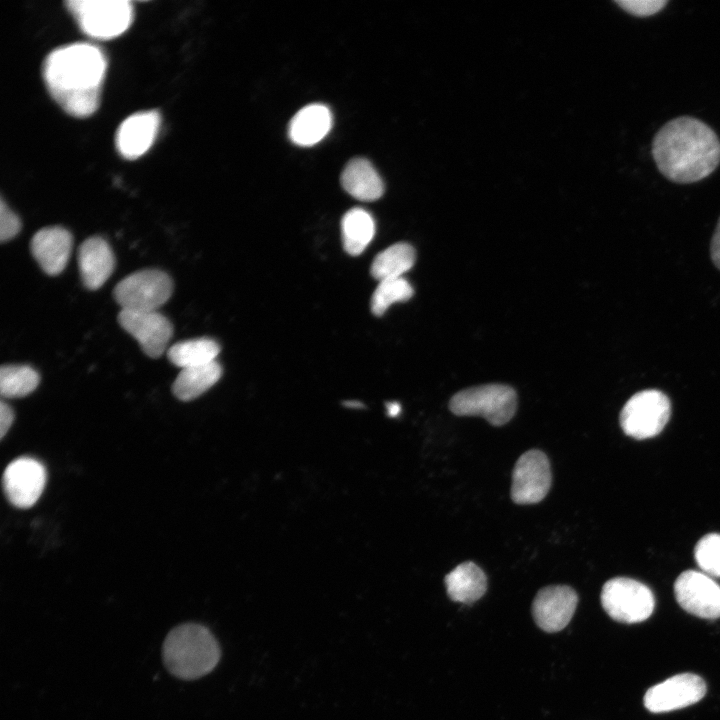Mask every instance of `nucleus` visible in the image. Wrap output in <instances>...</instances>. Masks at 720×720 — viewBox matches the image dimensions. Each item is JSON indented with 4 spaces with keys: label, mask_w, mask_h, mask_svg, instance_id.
I'll use <instances>...</instances> for the list:
<instances>
[{
    "label": "nucleus",
    "mask_w": 720,
    "mask_h": 720,
    "mask_svg": "<svg viewBox=\"0 0 720 720\" xmlns=\"http://www.w3.org/2000/svg\"><path fill=\"white\" fill-rule=\"evenodd\" d=\"M654 161L667 179L692 183L706 178L720 163V140L705 122L681 116L669 120L652 141Z\"/></svg>",
    "instance_id": "obj_2"
},
{
    "label": "nucleus",
    "mask_w": 720,
    "mask_h": 720,
    "mask_svg": "<svg viewBox=\"0 0 720 720\" xmlns=\"http://www.w3.org/2000/svg\"><path fill=\"white\" fill-rule=\"evenodd\" d=\"M73 238L61 226L45 227L38 230L31 239V252L40 267L48 275H58L67 265Z\"/></svg>",
    "instance_id": "obj_16"
},
{
    "label": "nucleus",
    "mask_w": 720,
    "mask_h": 720,
    "mask_svg": "<svg viewBox=\"0 0 720 720\" xmlns=\"http://www.w3.org/2000/svg\"><path fill=\"white\" fill-rule=\"evenodd\" d=\"M219 352L220 346L215 340L197 338L172 345L167 356L171 363L184 369L214 362Z\"/></svg>",
    "instance_id": "obj_24"
},
{
    "label": "nucleus",
    "mask_w": 720,
    "mask_h": 720,
    "mask_svg": "<svg viewBox=\"0 0 720 720\" xmlns=\"http://www.w3.org/2000/svg\"><path fill=\"white\" fill-rule=\"evenodd\" d=\"M674 594L686 612L710 620L720 617V585L706 573L684 571L675 581Z\"/></svg>",
    "instance_id": "obj_10"
},
{
    "label": "nucleus",
    "mask_w": 720,
    "mask_h": 720,
    "mask_svg": "<svg viewBox=\"0 0 720 720\" xmlns=\"http://www.w3.org/2000/svg\"><path fill=\"white\" fill-rule=\"evenodd\" d=\"M413 294V287L403 277L379 281L371 297V311L374 315L381 316L393 303L407 301Z\"/></svg>",
    "instance_id": "obj_26"
},
{
    "label": "nucleus",
    "mask_w": 720,
    "mask_h": 720,
    "mask_svg": "<svg viewBox=\"0 0 720 720\" xmlns=\"http://www.w3.org/2000/svg\"><path fill=\"white\" fill-rule=\"evenodd\" d=\"M387 411L389 416L395 417L401 412V406L397 402H389L387 403Z\"/></svg>",
    "instance_id": "obj_32"
},
{
    "label": "nucleus",
    "mask_w": 720,
    "mask_h": 720,
    "mask_svg": "<svg viewBox=\"0 0 720 720\" xmlns=\"http://www.w3.org/2000/svg\"><path fill=\"white\" fill-rule=\"evenodd\" d=\"M667 0H618L615 1L625 11L636 16H650L659 12Z\"/></svg>",
    "instance_id": "obj_29"
},
{
    "label": "nucleus",
    "mask_w": 720,
    "mask_h": 720,
    "mask_svg": "<svg viewBox=\"0 0 720 720\" xmlns=\"http://www.w3.org/2000/svg\"><path fill=\"white\" fill-rule=\"evenodd\" d=\"M552 475L547 456L540 450L523 453L512 473L511 499L520 505L542 501L551 487Z\"/></svg>",
    "instance_id": "obj_9"
},
{
    "label": "nucleus",
    "mask_w": 720,
    "mask_h": 720,
    "mask_svg": "<svg viewBox=\"0 0 720 720\" xmlns=\"http://www.w3.org/2000/svg\"><path fill=\"white\" fill-rule=\"evenodd\" d=\"M332 114L323 104H309L300 109L289 123V138L299 146L307 147L320 142L331 130Z\"/></svg>",
    "instance_id": "obj_18"
},
{
    "label": "nucleus",
    "mask_w": 720,
    "mask_h": 720,
    "mask_svg": "<svg viewBox=\"0 0 720 720\" xmlns=\"http://www.w3.org/2000/svg\"><path fill=\"white\" fill-rule=\"evenodd\" d=\"M173 282L168 274L157 269H145L123 278L113 295L121 309L157 311L171 296Z\"/></svg>",
    "instance_id": "obj_7"
},
{
    "label": "nucleus",
    "mask_w": 720,
    "mask_h": 720,
    "mask_svg": "<svg viewBox=\"0 0 720 720\" xmlns=\"http://www.w3.org/2000/svg\"><path fill=\"white\" fill-rule=\"evenodd\" d=\"M347 193L361 201H374L384 192L383 181L374 166L364 158L350 160L341 174Z\"/></svg>",
    "instance_id": "obj_19"
},
{
    "label": "nucleus",
    "mask_w": 720,
    "mask_h": 720,
    "mask_svg": "<svg viewBox=\"0 0 720 720\" xmlns=\"http://www.w3.org/2000/svg\"><path fill=\"white\" fill-rule=\"evenodd\" d=\"M14 421L12 408L1 401L0 403V438L3 439Z\"/></svg>",
    "instance_id": "obj_30"
},
{
    "label": "nucleus",
    "mask_w": 720,
    "mask_h": 720,
    "mask_svg": "<svg viewBox=\"0 0 720 720\" xmlns=\"http://www.w3.org/2000/svg\"><path fill=\"white\" fill-rule=\"evenodd\" d=\"M221 375L222 367L217 361L184 368L173 382L172 392L181 401L193 400L216 384Z\"/></svg>",
    "instance_id": "obj_21"
},
{
    "label": "nucleus",
    "mask_w": 720,
    "mask_h": 720,
    "mask_svg": "<svg viewBox=\"0 0 720 720\" xmlns=\"http://www.w3.org/2000/svg\"><path fill=\"white\" fill-rule=\"evenodd\" d=\"M67 10L83 33L98 39H110L124 33L134 19L128 0H68Z\"/></svg>",
    "instance_id": "obj_4"
},
{
    "label": "nucleus",
    "mask_w": 720,
    "mask_h": 720,
    "mask_svg": "<svg viewBox=\"0 0 720 720\" xmlns=\"http://www.w3.org/2000/svg\"><path fill=\"white\" fill-rule=\"evenodd\" d=\"M341 233L345 251L353 256L359 255L375 235V221L365 209L352 208L342 218Z\"/></svg>",
    "instance_id": "obj_22"
},
{
    "label": "nucleus",
    "mask_w": 720,
    "mask_h": 720,
    "mask_svg": "<svg viewBox=\"0 0 720 720\" xmlns=\"http://www.w3.org/2000/svg\"><path fill=\"white\" fill-rule=\"evenodd\" d=\"M47 479L41 462L31 457H20L4 470L2 483L8 501L17 508L32 507L40 498Z\"/></svg>",
    "instance_id": "obj_11"
},
{
    "label": "nucleus",
    "mask_w": 720,
    "mask_h": 720,
    "mask_svg": "<svg viewBox=\"0 0 720 720\" xmlns=\"http://www.w3.org/2000/svg\"><path fill=\"white\" fill-rule=\"evenodd\" d=\"M517 408L513 388L503 384H487L464 389L449 401L450 411L458 416H481L493 426L509 422Z\"/></svg>",
    "instance_id": "obj_5"
},
{
    "label": "nucleus",
    "mask_w": 720,
    "mask_h": 720,
    "mask_svg": "<svg viewBox=\"0 0 720 720\" xmlns=\"http://www.w3.org/2000/svg\"><path fill=\"white\" fill-rule=\"evenodd\" d=\"M118 322L151 358H158L164 353L173 335L172 323L157 311L121 309Z\"/></svg>",
    "instance_id": "obj_13"
},
{
    "label": "nucleus",
    "mask_w": 720,
    "mask_h": 720,
    "mask_svg": "<svg viewBox=\"0 0 720 720\" xmlns=\"http://www.w3.org/2000/svg\"><path fill=\"white\" fill-rule=\"evenodd\" d=\"M711 259L720 270V218L718 220L714 235L711 240Z\"/></svg>",
    "instance_id": "obj_31"
},
{
    "label": "nucleus",
    "mask_w": 720,
    "mask_h": 720,
    "mask_svg": "<svg viewBox=\"0 0 720 720\" xmlns=\"http://www.w3.org/2000/svg\"><path fill=\"white\" fill-rule=\"evenodd\" d=\"M78 265L85 287L99 289L110 277L115 265L108 242L99 236L86 239L79 247Z\"/></svg>",
    "instance_id": "obj_17"
},
{
    "label": "nucleus",
    "mask_w": 720,
    "mask_h": 720,
    "mask_svg": "<svg viewBox=\"0 0 720 720\" xmlns=\"http://www.w3.org/2000/svg\"><path fill=\"white\" fill-rule=\"evenodd\" d=\"M21 229L19 217L6 205L3 198L0 201V240L8 241L15 237Z\"/></svg>",
    "instance_id": "obj_28"
},
{
    "label": "nucleus",
    "mask_w": 720,
    "mask_h": 720,
    "mask_svg": "<svg viewBox=\"0 0 720 720\" xmlns=\"http://www.w3.org/2000/svg\"><path fill=\"white\" fill-rule=\"evenodd\" d=\"M107 59L100 47L75 42L52 50L42 63L51 97L69 115L86 118L99 107Z\"/></svg>",
    "instance_id": "obj_1"
},
{
    "label": "nucleus",
    "mask_w": 720,
    "mask_h": 720,
    "mask_svg": "<svg viewBox=\"0 0 720 720\" xmlns=\"http://www.w3.org/2000/svg\"><path fill=\"white\" fill-rule=\"evenodd\" d=\"M601 604L613 620L632 624L651 616L655 598L645 584L631 578L616 577L603 585Z\"/></svg>",
    "instance_id": "obj_6"
},
{
    "label": "nucleus",
    "mask_w": 720,
    "mask_h": 720,
    "mask_svg": "<svg viewBox=\"0 0 720 720\" xmlns=\"http://www.w3.org/2000/svg\"><path fill=\"white\" fill-rule=\"evenodd\" d=\"M447 595L454 602L472 604L487 590V578L475 563L467 561L456 566L444 579Z\"/></svg>",
    "instance_id": "obj_20"
},
{
    "label": "nucleus",
    "mask_w": 720,
    "mask_h": 720,
    "mask_svg": "<svg viewBox=\"0 0 720 720\" xmlns=\"http://www.w3.org/2000/svg\"><path fill=\"white\" fill-rule=\"evenodd\" d=\"M161 117L157 110L136 112L119 125L115 146L125 159H137L146 153L157 137Z\"/></svg>",
    "instance_id": "obj_15"
},
{
    "label": "nucleus",
    "mask_w": 720,
    "mask_h": 720,
    "mask_svg": "<svg viewBox=\"0 0 720 720\" xmlns=\"http://www.w3.org/2000/svg\"><path fill=\"white\" fill-rule=\"evenodd\" d=\"M346 405L349 406V407H352V408H353V407H354V408H355V407L358 408V407H361V406H362L361 403L356 402V401H355V402L346 403Z\"/></svg>",
    "instance_id": "obj_33"
},
{
    "label": "nucleus",
    "mask_w": 720,
    "mask_h": 720,
    "mask_svg": "<svg viewBox=\"0 0 720 720\" xmlns=\"http://www.w3.org/2000/svg\"><path fill=\"white\" fill-rule=\"evenodd\" d=\"M670 414L671 404L663 392L644 390L634 394L623 406L620 425L626 435L647 439L663 430Z\"/></svg>",
    "instance_id": "obj_8"
},
{
    "label": "nucleus",
    "mask_w": 720,
    "mask_h": 720,
    "mask_svg": "<svg viewBox=\"0 0 720 720\" xmlns=\"http://www.w3.org/2000/svg\"><path fill=\"white\" fill-rule=\"evenodd\" d=\"M415 262L414 248L405 242L393 244L380 252L371 265V275L379 280L401 278Z\"/></svg>",
    "instance_id": "obj_23"
},
{
    "label": "nucleus",
    "mask_w": 720,
    "mask_h": 720,
    "mask_svg": "<svg viewBox=\"0 0 720 720\" xmlns=\"http://www.w3.org/2000/svg\"><path fill=\"white\" fill-rule=\"evenodd\" d=\"M705 694L706 684L700 676L682 673L650 687L643 701L650 712L663 713L697 703Z\"/></svg>",
    "instance_id": "obj_12"
},
{
    "label": "nucleus",
    "mask_w": 720,
    "mask_h": 720,
    "mask_svg": "<svg viewBox=\"0 0 720 720\" xmlns=\"http://www.w3.org/2000/svg\"><path fill=\"white\" fill-rule=\"evenodd\" d=\"M695 560L702 572L720 577V534L703 536L695 547Z\"/></svg>",
    "instance_id": "obj_27"
},
{
    "label": "nucleus",
    "mask_w": 720,
    "mask_h": 720,
    "mask_svg": "<svg viewBox=\"0 0 720 720\" xmlns=\"http://www.w3.org/2000/svg\"><path fill=\"white\" fill-rule=\"evenodd\" d=\"M38 372L28 365L7 364L0 369V393L4 398H20L38 386Z\"/></svg>",
    "instance_id": "obj_25"
},
{
    "label": "nucleus",
    "mask_w": 720,
    "mask_h": 720,
    "mask_svg": "<svg viewBox=\"0 0 720 720\" xmlns=\"http://www.w3.org/2000/svg\"><path fill=\"white\" fill-rule=\"evenodd\" d=\"M221 649L213 633L198 623L180 624L166 636L162 658L175 677L194 680L211 672L218 664Z\"/></svg>",
    "instance_id": "obj_3"
},
{
    "label": "nucleus",
    "mask_w": 720,
    "mask_h": 720,
    "mask_svg": "<svg viewBox=\"0 0 720 720\" xmlns=\"http://www.w3.org/2000/svg\"><path fill=\"white\" fill-rule=\"evenodd\" d=\"M577 603V593L569 586L544 587L538 591L532 603L534 622L545 632H559L572 619Z\"/></svg>",
    "instance_id": "obj_14"
}]
</instances>
